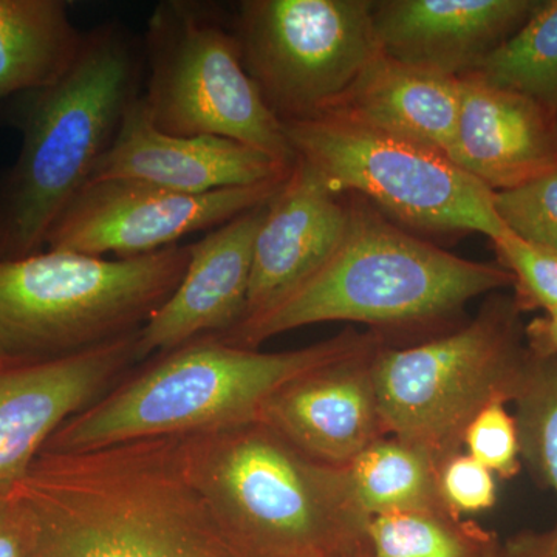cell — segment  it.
I'll use <instances>...</instances> for the list:
<instances>
[{
	"label": "cell",
	"instance_id": "1",
	"mask_svg": "<svg viewBox=\"0 0 557 557\" xmlns=\"http://www.w3.org/2000/svg\"><path fill=\"white\" fill-rule=\"evenodd\" d=\"M16 486L36 557H240L190 482L178 437L42 453Z\"/></svg>",
	"mask_w": 557,
	"mask_h": 557
},
{
	"label": "cell",
	"instance_id": "2",
	"mask_svg": "<svg viewBox=\"0 0 557 557\" xmlns=\"http://www.w3.org/2000/svg\"><path fill=\"white\" fill-rule=\"evenodd\" d=\"M178 438L190 482L240 557L372 555L346 467L306 456L259 420Z\"/></svg>",
	"mask_w": 557,
	"mask_h": 557
},
{
	"label": "cell",
	"instance_id": "3",
	"mask_svg": "<svg viewBox=\"0 0 557 557\" xmlns=\"http://www.w3.org/2000/svg\"><path fill=\"white\" fill-rule=\"evenodd\" d=\"M143 78L141 40L108 22L86 32L61 79L25 95L21 150L0 177V259L44 251L51 226L94 178L141 97Z\"/></svg>",
	"mask_w": 557,
	"mask_h": 557
},
{
	"label": "cell",
	"instance_id": "4",
	"mask_svg": "<svg viewBox=\"0 0 557 557\" xmlns=\"http://www.w3.org/2000/svg\"><path fill=\"white\" fill-rule=\"evenodd\" d=\"M380 344L376 333L344 332L313 346L270 354L201 336L161 354L148 369L70 418L42 453H79L251 423L289 381Z\"/></svg>",
	"mask_w": 557,
	"mask_h": 557
},
{
	"label": "cell",
	"instance_id": "5",
	"mask_svg": "<svg viewBox=\"0 0 557 557\" xmlns=\"http://www.w3.org/2000/svg\"><path fill=\"white\" fill-rule=\"evenodd\" d=\"M511 285L504 267L458 258L355 205L346 239L327 265L262 317L219 338L258 348L321 322L412 327L454 317L472 299Z\"/></svg>",
	"mask_w": 557,
	"mask_h": 557
},
{
	"label": "cell",
	"instance_id": "6",
	"mask_svg": "<svg viewBox=\"0 0 557 557\" xmlns=\"http://www.w3.org/2000/svg\"><path fill=\"white\" fill-rule=\"evenodd\" d=\"M188 262L189 245L129 259L57 249L0 259V362L50 361L138 332Z\"/></svg>",
	"mask_w": 557,
	"mask_h": 557
},
{
	"label": "cell",
	"instance_id": "7",
	"mask_svg": "<svg viewBox=\"0 0 557 557\" xmlns=\"http://www.w3.org/2000/svg\"><path fill=\"white\" fill-rule=\"evenodd\" d=\"M520 311L515 298L496 296L456 332L420 346H381L373 381L386 434L440 461L460 453L472 418L518 391L528 357Z\"/></svg>",
	"mask_w": 557,
	"mask_h": 557
},
{
	"label": "cell",
	"instance_id": "8",
	"mask_svg": "<svg viewBox=\"0 0 557 557\" xmlns=\"http://www.w3.org/2000/svg\"><path fill=\"white\" fill-rule=\"evenodd\" d=\"M141 42V97L160 131L233 139L293 166L284 124L248 75L234 21L220 7L163 0L150 13Z\"/></svg>",
	"mask_w": 557,
	"mask_h": 557
},
{
	"label": "cell",
	"instance_id": "9",
	"mask_svg": "<svg viewBox=\"0 0 557 557\" xmlns=\"http://www.w3.org/2000/svg\"><path fill=\"white\" fill-rule=\"evenodd\" d=\"M282 124L295 156L338 196L354 190L413 228L479 233L493 244L511 234L493 190L438 150L338 113Z\"/></svg>",
	"mask_w": 557,
	"mask_h": 557
},
{
	"label": "cell",
	"instance_id": "10",
	"mask_svg": "<svg viewBox=\"0 0 557 557\" xmlns=\"http://www.w3.org/2000/svg\"><path fill=\"white\" fill-rule=\"evenodd\" d=\"M234 30L248 75L281 123L335 109L383 53L368 0H248Z\"/></svg>",
	"mask_w": 557,
	"mask_h": 557
},
{
	"label": "cell",
	"instance_id": "11",
	"mask_svg": "<svg viewBox=\"0 0 557 557\" xmlns=\"http://www.w3.org/2000/svg\"><path fill=\"white\" fill-rule=\"evenodd\" d=\"M285 177L208 194L175 193L134 180H91L51 226L46 248L97 258L152 255L265 203Z\"/></svg>",
	"mask_w": 557,
	"mask_h": 557
},
{
	"label": "cell",
	"instance_id": "12",
	"mask_svg": "<svg viewBox=\"0 0 557 557\" xmlns=\"http://www.w3.org/2000/svg\"><path fill=\"white\" fill-rule=\"evenodd\" d=\"M138 332L50 361L0 362V491L16 486L58 429L138 361Z\"/></svg>",
	"mask_w": 557,
	"mask_h": 557
},
{
	"label": "cell",
	"instance_id": "13",
	"mask_svg": "<svg viewBox=\"0 0 557 557\" xmlns=\"http://www.w3.org/2000/svg\"><path fill=\"white\" fill-rule=\"evenodd\" d=\"M270 200L189 245L182 281L138 332V361L201 336L226 335L244 321L255 242Z\"/></svg>",
	"mask_w": 557,
	"mask_h": 557
},
{
	"label": "cell",
	"instance_id": "14",
	"mask_svg": "<svg viewBox=\"0 0 557 557\" xmlns=\"http://www.w3.org/2000/svg\"><path fill=\"white\" fill-rule=\"evenodd\" d=\"M348 225L350 207L296 157L256 237L240 324L262 317L327 265L346 239Z\"/></svg>",
	"mask_w": 557,
	"mask_h": 557
},
{
	"label": "cell",
	"instance_id": "15",
	"mask_svg": "<svg viewBox=\"0 0 557 557\" xmlns=\"http://www.w3.org/2000/svg\"><path fill=\"white\" fill-rule=\"evenodd\" d=\"M384 344L304 373L271 395L259 421L322 463L347 467L384 437L373 357Z\"/></svg>",
	"mask_w": 557,
	"mask_h": 557
},
{
	"label": "cell",
	"instance_id": "16",
	"mask_svg": "<svg viewBox=\"0 0 557 557\" xmlns=\"http://www.w3.org/2000/svg\"><path fill=\"white\" fill-rule=\"evenodd\" d=\"M288 171L267 153L233 139L160 131L139 97L91 180H134L175 193L208 194L274 182Z\"/></svg>",
	"mask_w": 557,
	"mask_h": 557
},
{
	"label": "cell",
	"instance_id": "17",
	"mask_svg": "<svg viewBox=\"0 0 557 557\" xmlns=\"http://www.w3.org/2000/svg\"><path fill=\"white\" fill-rule=\"evenodd\" d=\"M539 0H388L373 2L381 51L445 75H468L522 27Z\"/></svg>",
	"mask_w": 557,
	"mask_h": 557
},
{
	"label": "cell",
	"instance_id": "18",
	"mask_svg": "<svg viewBox=\"0 0 557 557\" xmlns=\"http://www.w3.org/2000/svg\"><path fill=\"white\" fill-rule=\"evenodd\" d=\"M448 157L493 193L557 170V113L518 91L461 76Z\"/></svg>",
	"mask_w": 557,
	"mask_h": 557
},
{
	"label": "cell",
	"instance_id": "19",
	"mask_svg": "<svg viewBox=\"0 0 557 557\" xmlns=\"http://www.w3.org/2000/svg\"><path fill=\"white\" fill-rule=\"evenodd\" d=\"M460 78L381 53L327 113L448 156L460 115Z\"/></svg>",
	"mask_w": 557,
	"mask_h": 557
},
{
	"label": "cell",
	"instance_id": "20",
	"mask_svg": "<svg viewBox=\"0 0 557 557\" xmlns=\"http://www.w3.org/2000/svg\"><path fill=\"white\" fill-rule=\"evenodd\" d=\"M84 36L64 0H0V102L61 79Z\"/></svg>",
	"mask_w": 557,
	"mask_h": 557
},
{
	"label": "cell",
	"instance_id": "21",
	"mask_svg": "<svg viewBox=\"0 0 557 557\" xmlns=\"http://www.w3.org/2000/svg\"><path fill=\"white\" fill-rule=\"evenodd\" d=\"M440 460L431 450L384 435L346 471L359 507L370 519L420 509H446L438 493Z\"/></svg>",
	"mask_w": 557,
	"mask_h": 557
},
{
	"label": "cell",
	"instance_id": "22",
	"mask_svg": "<svg viewBox=\"0 0 557 557\" xmlns=\"http://www.w3.org/2000/svg\"><path fill=\"white\" fill-rule=\"evenodd\" d=\"M465 76L518 91L557 113V0L539 2L522 27Z\"/></svg>",
	"mask_w": 557,
	"mask_h": 557
},
{
	"label": "cell",
	"instance_id": "23",
	"mask_svg": "<svg viewBox=\"0 0 557 557\" xmlns=\"http://www.w3.org/2000/svg\"><path fill=\"white\" fill-rule=\"evenodd\" d=\"M372 557H505L497 537L448 509H420L370 519Z\"/></svg>",
	"mask_w": 557,
	"mask_h": 557
},
{
	"label": "cell",
	"instance_id": "24",
	"mask_svg": "<svg viewBox=\"0 0 557 557\" xmlns=\"http://www.w3.org/2000/svg\"><path fill=\"white\" fill-rule=\"evenodd\" d=\"M520 460L557 497V357L528 348L525 368L512 401ZM557 533V525L555 528Z\"/></svg>",
	"mask_w": 557,
	"mask_h": 557
},
{
	"label": "cell",
	"instance_id": "25",
	"mask_svg": "<svg viewBox=\"0 0 557 557\" xmlns=\"http://www.w3.org/2000/svg\"><path fill=\"white\" fill-rule=\"evenodd\" d=\"M498 218L520 239L557 252V170L494 193Z\"/></svg>",
	"mask_w": 557,
	"mask_h": 557
},
{
	"label": "cell",
	"instance_id": "26",
	"mask_svg": "<svg viewBox=\"0 0 557 557\" xmlns=\"http://www.w3.org/2000/svg\"><path fill=\"white\" fill-rule=\"evenodd\" d=\"M504 267L512 276L516 304L520 310H557V252L508 234L494 242Z\"/></svg>",
	"mask_w": 557,
	"mask_h": 557
},
{
	"label": "cell",
	"instance_id": "27",
	"mask_svg": "<svg viewBox=\"0 0 557 557\" xmlns=\"http://www.w3.org/2000/svg\"><path fill=\"white\" fill-rule=\"evenodd\" d=\"M467 454L502 479L519 474L520 446L518 424L509 416L507 403L493 401L472 418L463 434Z\"/></svg>",
	"mask_w": 557,
	"mask_h": 557
},
{
	"label": "cell",
	"instance_id": "28",
	"mask_svg": "<svg viewBox=\"0 0 557 557\" xmlns=\"http://www.w3.org/2000/svg\"><path fill=\"white\" fill-rule=\"evenodd\" d=\"M438 493L450 515L461 518L493 508L497 483L490 469L460 450L440 461Z\"/></svg>",
	"mask_w": 557,
	"mask_h": 557
},
{
	"label": "cell",
	"instance_id": "29",
	"mask_svg": "<svg viewBox=\"0 0 557 557\" xmlns=\"http://www.w3.org/2000/svg\"><path fill=\"white\" fill-rule=\"evenodd\" d=\"M0 557H36V525L17 486L0 491Z\"/></svg>",
	"mask_w": 557,
	"mask_h": 557
},
{
	"label": "cell",
	"instance_id": "30",
	"mask_svg": "<svg viewBox=\"0 0 557 557\" xmlns=\"http://www.w3.org/2000/svg\"><path fill=\"white\" fill-rule=\"evenodd\" d=\"M528 348L545 357H557V310L534 319L525 330Z\"/></svg>",
	"mask_w": 557,
	"mask_h": 557
},
{
	"label": "cell",
	"instance_id": "31",
	"mask_svg": "<svg viewBox=\"0 0 557 557\" xmlns=\"http://www.w3.org/2000/svg\"><path fill=\"white\" fill-rule=\"evenodd\" d=\"M505 557H557V533L552 531L545 537L516 542L511 552H505Z\"/></svg>",
	"mask_w": 557,
	"mask_h": 557
},
{
	"label": "cell",
	"instance_id": "32",
	"mask_svg": "<svg viewBox=\"0 0 557 557\" xmlns=\"http://www.w3.org/2000/svg\"><path fill=\"white\" fill-rule=\"evenodd\" d=\"M358 557H372V555L358 556Z\"/></svg>",
	"mask_w": 557,
	"mask_h": 557
}]
</instances>
